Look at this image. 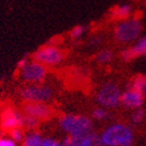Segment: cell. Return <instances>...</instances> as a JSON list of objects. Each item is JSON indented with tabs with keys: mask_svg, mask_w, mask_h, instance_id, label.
Listing matches in <instances>:
<instances>
[{
	"mask_svg": "<svg viewBox=\"0 0 146 146\" xmlns=\"http://www.w3.org/2000/svg\"><path fill=\"white\" fill-rule=\"evenodd\" d=\"M103 146H132L135 143V133L130 125L125 123H112L101 133Z\"/></svg>",
	"mask_w": 146,
	"mask_h": 146,
	"instance_id": "obj_1",
	"label": "cell"
},
{
	"mask_svg": "<svg viewBox=\"0 0 146 146\" xmlns=\"http://www.w3.org/2000/svg\"><path fill=\"white\" fill-rule=\"evenodd\" d=\"M58 126L67 136L77 137L94 131L92 119L81 113H64L58 119Z\"/></svg>",
	"mask_w": 146,
	"mask_h": 146,
	"instance_id": "obj_2",
	"label": "cell"
},
{
	"mask_svg": "<svg viewBox=\"0 0 146 146\" xmlns=\"http://www.w3.org/2000/svg\"><path fill=\"white\" fill-rule=\"evenodd\" d=\"M143 32V23L138 18H129L118 21L113 27V39L118 43L130 44L137 41Z\"/></svg>",
	"mask_w": 146,
	"mask_h": 146,
	"instance_id": "obj_3",
	"label": "cell"
},
{
	"mask_svg": "<svg viewBox=\"0 0 146 146\" xmlns=\"http://www.w3.org/2000/svg\"><path fill=\"white\" fill-rule=\"evenodd\" d=\"M19 96L23 102L48 103L55 96V89L47 83L26 84L19 90Z\"/></svg>",
	"mask_w": 146,
	"mask_h": 146,
	"instance_id": "obj_4",
	"label": "cell"
},
{
	"mask_svg": "<svg viewBox=\"0 0 146 146\" xmlns=\"http://www.w3.org/2000/svg\"><path fill=\"white\" fill-rule=\"evenodd\" d=\"M66 57V53L63 49L56 44L46 43L44 46L40 47L38 50H35L32 54V60L40 62L41 64L48 67L58 66Z\"/></svg>",
	"mask_w": 146,
	"mask_h": 146,
	"instance_id": "obj_5",
	"label": "cell"
},
{
	"mask_svg": "<svg viewBox=\"0 0 146 146\" xmlns=\"http://www.w3.org/2000/svg\"><path fill=\"white\" fill-rule=\"evenodd\" d=\"M121 91L115 82H106L102 84L96 94V101L105 109H115L120 105Z\"/></svg>",
	"mask_w": 146,
	"mask_h": 146,
	"instance_id": "obj_6",
	"label": "cell"
},
{
	"mask_svg": "<svg viewBox=\"0 0 146 146\" xmlns=\"http://www.w3.org/2000/svg\"><path fill=\"white\" fill-rule=\"evenodd\" d=\"M48 75V68L40 62L32 60L23 67L21 70H19L20 78L26 84H39L44 83V80Z\"/></svg>",
	"mask_w": 146,
	"mask_h": 146,
	"instance_id": "obj_7",
	"label": "cell"
},
{
	"mask_svg": "<svg viewBox=\"0 0 146 146\" xmlns=\"http://www.w3.org/2000/svg\"><path fill=\"white\" fill-rule=\"evenodd\" d=\"M23 113L13 106L3 108L0 113V127L5 132H11L15 129H22Z\"/></svg>",
	"mask_w": 146,
	"mask_h": 146,
	"instance_id": "obj_8",
	"label": "cell"
},
{
	"mask_svg": "<svg viewBox=\"0 0 146 146\" xmlns=\"http://www.w3.org/2000/svg\"><path fill=\"white\" fill-rule=\"evenodd\" d=\"M21 111L23 115L34 117L40 121L49 120L54 116V110L47 103H29L23 102L21 105Z\"/></svg>",
	"mask_w": 146,
	"mask_h": 146,
	"instance_id": "obj_9",
	"label": "cell"
},
{
	"mask_svg": "<svg viewBox=\"0 0 146 146\" xmlns=\"http://www.w3.org/2000/svg\"><path fill=\"white\" fill-rule=\"evenodd\" d=\"M61 141L63 146H103L100 133L95 131L77 137L64 136Z\"/></svg>",
	"mask_w": 146,
	"mask_h": 146,
	"instance_id": "obj_10",
	"label": "cell"
},
{
	"mask_svg": "<svg viewBox=\"0 0 146 146\" xmlns=\"http://www.w3.org/2000/svg\"><path fill=\"white\" fill-rule=\"evenodd\" d=\"M120 104L132 111L137 110V109H141V106L144 104V96L140 92H138L137 90L129 87L125 91L121 92Z\"/></svg>",
	"mask_w": 146,
	"mask_h": 146,
	"instance_id": "obj_11",
	"label": "cell"
},
{
	"mask_svg": "<svg viewBox=\"0 0 146 146\" xmlns=\"http://www.w3.org/2000/svg\"><path fill=\"white\" fill-rule=\"evenodd\" d=\"M132 15V7L129 4H120L116 5L110 11V18L116 21H123Z\"/></svg>",
	"mask_w": 146,
	"mask_h": 146,
	"instance_id": "obj_12",
	"label": "cell"
},
{
	"mask_svg": "<svg viewBox=\"0 0 146 146\" xmlns=\"http://www.w3.org/2000/svg\"><path fill=\"white\" fill-rule=\"evenodd\" d=\"M130 48V52L132 54L133 60L139 56H146V35H143L133 43Z\"/></svg>",
	"mask_w": 146,
	"mask_h": 146,
	"instance_id": "obj_13",
	"label": "cell"
},
{
	"mask_svg": "<svg viewBox=\"0 0 146 146\" xmlns=\"http://www.w3.org/2000/svg\"><path fill=\"white\" fill-rule=\"evenodd\" d=\"M43 138L44 137L39 131H28L21 144L22 146H41Z\"/></svg>",
	"mask_w": 146,
	"mask_h": 146,
	"instance_id": "obj_14",
	"label": "cell"
},
{
	"mask_svg": "<svg viewBox=\"0 0 146 146\" xmlns=\"http://www.w3.org/2000/svg\"><path fill=\"white\" fill-rule=\"evenodd\" d=\"M130 88L137 90L138 92H140L144 97L146 96V76L144 75H137L132 78V81L130 82Z\"/></svg>",
	"mask_w": 146,
	"mask_h": 146,
	"instance_id": "obj_15",
	"label": "cell"
},
{
	"mask_svg": "<svg viewBox=\"0 0 146 146\" xmlns=\"http://www.w3.org/2000/svg\"><path fill=\"white\" fill-rule=\"evenodd\" d=\"M113 52L111 49H103L101 52L97 53L96 55V61L98 62L100 64H109L110 62H112V60H113Z\"/></svg>",
	"mask_w": 146,
	"mask_h": 146,
	"instance_id": "obj_16",
	"label": "cell"
},
{
	"mask_svg": "<svg viewBox=\"0 0 146 146\" xmlns=\"http://www.w3.org/2000/svg\"><path fill=\"white\" fill-rule=\"evenodd\" d=\"M41 121L38 120L34 117L27 116V115H23V130H27V131H36L38 126L40 125Z\"/></svg>",
	"mask_w": 146,
	"mask_h": 146,
	"instance_id": "obj_17",
	"label": "cell"
},
{
	"mask_svg": "<svg viewBox=\"0 0 146 146\" xmlns=\"http://www.w3.org/2000/svg\"><path fill=\"white\" fill-rule=\"evenodd\" d=\"M91 117L96 120H105L110 117V112L103 106H97L91 111Z\"/></svg>",
	"mask_w": 146,
	"mask_h": 146,
	"instance_id": "obj_18",
	"label": "cell"
},
{
	"mask_svg": "<svg viewBox=\"0 0 146 146\" xmlns=\"http://www.w3.org/2000/svg\"><path fill=\"white\" fill-rule=\"evenodd\" d=\"M145 115H144V110L143 109H137V110H133L131 116H130V120L133 125H138L144 120Z\"/></svg>",
	"mask_w": 146,
	"mask_h": 146,
	"instance_id": "obj_19",
	"label": "cell"
},
{
	"mask_svg": "<svg viewBox=\"0 0 146 146\" xmlns=\"http://www.w3.org/2000/svg\"><path fill=\"white\" fill-rule=\"evenodd\" d=\"M84 32H86V28H84L82 25H77L69 31V36H70L71 40H80L83 36Z\"/></svg>",
	"mask_w": 146,
	"mask_h": 146,
	"instance_id": "obj_20",
	"label": "cell"
},
{
	"mask_svg": "<svg viewBox=\"0 0 146 146\" xmlns=\"http://www.w3.org/2000/svg\"><path fill=\"white\" fill-rule=\"evenodd\" d=\"M25 136H26V133H25V130L23 129H15V130L9 132L11 139H13L17 144L18 143H22L23 139H25Z\"/></svg>",
	"mask_w": 146,
	"mask_h": 146,
	"instance_id": "obj_21",
	"label": "cell"
},
{
	"mask_svg": "<svg viewBox=\"0 0 146 146\" xmlns=\"http://www.w3.org/2000/svg\"><path fill=\"white\" fill-rule=\"evenodd\" d=\"M41 146H63L62 141H60L52 137H44Z\"/></svg>",
	"mask_w": 146,
	"mask_h": 146,
	"instance_id": "obj_22",
	"label": "cell"
},
{
	"mask_svg": "<svg viewBox=\"0 0 146 146\" xmlns=\"http://www.w3.org/2000/svg\"><path fill=\"white\" fill-rule=\"evenodd\" d=\"M119 55H120V58L123 60V61H125V62H130V61L133 60L132 54H131V52H130V48H129V47L124 48V49H121Z\"/></svg>",
	"mask_w": 146,
	"mask_h": 146,
	"instance_id": "obj_23",
	"label": "cell"
},
{
	"mask_svg": "<svg viewBox=\"0 0 146 146\" xmlns=\"http://www.w3.org/2000/svg\"><path fill=\"white\" fill-rule=\"evenodd\" d=\"M0 146H17V143L11 138H0Z\"/></svg>",
	"mask_w": 146,
	"mask_h": 146,
	"instance_id": "obj_24",
	"label": "cell"
},
{
	"mask_svg": "<svg viewBox=\"0 0 146 146\" xmlns=\"http://www.w3.org/2000/svg\"><path fill=\"white\" fill-rule=\"evenodd\" d=\"M29 62V60H28V56L27 55H25L21 60H19V62L17 63V69L18 70H21L23 67H26V64Z\"/></svg>",
	"mask_w": 146,
	"mask_h": 146,
	"instance_id": "obj_25",
	"label": "cell"
},
{
	"mask_svg": "<svg viewBox=\"0 0 146 146\" xmlns=\"http://www.w3.org/2000/svg\"><path fill=\"white\" fill-rule=\"evenodd\" d=\"M89 43H90L91 46H98V44H101V43H102V38H101L100 35L94 36V38H91V39H90Z\"/></svg>",
	"mask_w": 146,
	"mask_h": 146,
	"instance_id": "obj_26",
	"label": "cell"
},
{
	"mask_svg": "<svg viewBox=\"0 0 146 146\" xmlns=\"http://www.w3.org/2000/svg\"><path fill=\"white\" fill-rule=\"evenodd\" d=\"M144 115H145V118H146V108L144 109Z\"/></svg>",
	"mask_w": 146,
	"mask_h": 146,
	"instance_id": "obj_27",
	"label": "cell"
}]
</instances>
